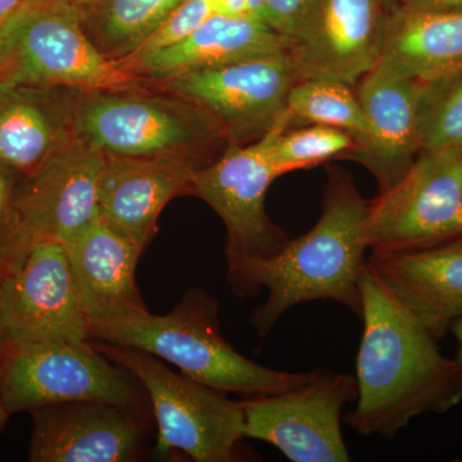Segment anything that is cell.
Masks as SVG:
<instances>
[{
	"instance_id": "cell-1",
	"label": "cell",
	"mask_w": 462,
	"mask_h": 462,
	"mask_svg": "<svg viewBox=\"0 0 462 462\" xmlns=\"http://www.w3.org/2000/svg\"><path fill=\"white\" fill-rule=\"evenodd\" d=\"M364 331L356 358L357 403L349 427L364 437L393 439L418 416L445 413L462 401V367L373 273L360 279Z\"/></svg>"
},
{
	"instance_id": "cell-2",
	"label": "cell",
	"mask_w": 462,
	"mask_h": 462,
	"mask_svg": "<svg viewBox=\"0 0 462 462\" xmlns=\"http://www.w3.org/2000/svg\"><path fill=\"white\" fill-rule=\"evenodd\" d=\"M327 173L322 212L314 226L289 239L278 256L251 261L227 278L239 297L267 289L263 305L249 318L260 337H266L291 307L311 300H336L360 316L370 200L346 170L330 167Z\"/></svg>"
},
{
	"instance_id": "cell-3",
	"label": "cell",
	"mask_w": 462,
	"mask_h": 462,
	"mask_svg": "<svg viewBox=\"0 0 462 462\" xmlns=\"http://www.w3.org/2000/svg\"><path fill=\"white\" fill-rule=\"evenodd\" d=\"M90 340L147 352L184 375L243 400L298 387L314 375L270 369L236 352L221 333L217 300L199 288L189 289L167 314L147 311L94 328Z\"/></svg>"
},
{
	"instance_id": "cell-4",
	"label": "cell",
	"mask_w": 462,
	"mask_h": 462,
	"mask_svg": "<svg viewBox=\"0 0 462 462\" xmlns=\"http://www.w3.org/2000/svg\"><path fill=\"white\" fill-rule=\"evenodd\" d=\"M71 132L107 154L180 157L196 163L226 134L208 112L170 91L69 89Z\"/></svg>"
},
{
	"instance_id": "cell-5",
	"label": "cell",
	"mask_w": 462,
	"mask_h": 462,
	"mask_svg": "<svg viewBox=\"0 0 462 462\" xmlns=\"http://www.w3.org/2000/svg\"><path fill=\"white\" fill-rule=\"evenodd\" d=\"M0 85L83 90L151 87L98 50L71 0L25 3L3 27Z\"/></svg>"
},
{
	"instance_id": "cell-6",
	"label": "cell",
	"mask_w": 462,
	"mask_h": 462,
	"mask_svg": "<svg viewBox=\"0 0 462 462\" xmlns=\"http://www.w3.org/2000/svg\"><path fill=\"white\" fill-rule=\"evenodd\" d=\"M100 345L103 354L129 370L144 388L157 425L158 457L180 454L196 462L238 460V446L245 438L242 402L172 372L156 356L129 346Z\"/></svg>"
},
{
	"instance_id": "cell-7",
	"label": "cell",
	"mask_w": 462,
	"mask_h": 462,
	"mask_svg": "<svg viewBox=\"0 0 462 462\" xmlns=\"http://www.w3.org/2000/svg\"><path fill=\"white\" fill-rule=\"evenodd\" d=\"M2 400L9 415L50 404L98 401L147 413V393L129 370L84 342L14 349L3 360Z\"/></svg>"
},
{
	"instance_id": "cell-8",
	"label": "cell",
	"mask_w": 462,
	"mask_h": 462,
	"mask_svg": "<svg viewBox=\"0 0 462 462\" xmlns=\"http://www.w3.org/2000/svg\"><path fill=\"white\" fill-rule=\"evenodd\" d=\"M106 153L74 135L41 166L23 176L14 197V221L5 270L32 245L69 242L99 218L98 187Z\"/></svg>"
},
{
	"instance_id": "cell-9",
	"label": "cell",
	"mask_w": 462,
	"mask_h": 462,
	"mask_svg": "<svg viewBox=\"0 0 462 462\" xmlns=\"http://www.w3.org/2000/svg\"><path fill=\"white\" fill-rule=\"evenodd\" d=\"M462 234V170L458 149L421 152L389 189L370 200L372 252L430 247Z\"/></svg>"
},
{
	"instance_id": "cell-10",
	"label": "cell",
	"mask_w": 462,
	"mask_h": 462,
	"mask_svg": "<svg viewBox=\"0 0 462 462\" xmlns=\"http://www.w3.org/2000/svg\"><path fill=\"white\" fill-rule=\"evenodd\" d=\"M300 80L293 57L285 51L151 85L208 112L226 134L227 145H245L282 124L289 94Z\"/></svg>"
},
{
	"instance_id": "cell-11",
	"label": "cell",
	"mask_w": 462,
	"mask_h": 462,
	"mask_svg": "<svg viewBox=\"0 0 462 462\" xmlns=\"http://www.w3.org/2000/svg\"><path fill=\"white\" fill-rule=\"evenodd\" d=\"M278 178L281 173L263 139L227 145L220 156L197 170L193 196L211 207L226 227L227 278L245 263L278 256L287 245V234L266 211L267 191Z\"/></svg>"
},
{
	"instance_id": "cell-12",
	"label": "cell",
	"mask_w": 462,
	"mask_h": 462,
	"mask_svg": "<svg viewBox=\"0 0 462 462\" xmlns=\"http://www.w3.org/2000/svg\"><path fill=\"white\" fill-rule=\"evenodd\" d=\"M356 396L355 376L315 370L298 387L240 401L245 437L269 443L293 462L349 461L340 420Z\"/></svg>"
},
{
	"instance_id": "cell-13",
	"label": "cell",
	"mask_w": 462,
	"mask_h": 462,
	"mask_svg": "<svg viewBox=\"0 0 462 462\" xmlns=\"http://www.w3.org/2000/svg\"><path fill=\"white\" fill-rule=\"evenodd\" d=\"M0 311L11 351L90 340V327L63 243H36L0 273Z\"/></svg>"
},
{
	"instance_id": "cell-14",
	"label": "cell",
	"mask_w": 462,
	"mask_h": 462,
	"mask_svg": "<svg viewBox=\"0 0 462 462\" xmlns=\"http://www.w3.org/2000/svg\"><path fill=\"white\" fill-rule=\"evenodd\" d=\"M388 0H316L291 42L300 80L356 88L378 66L384 50Z\"/></svg>"
},
{
	"instance_id": "cell-15",
	"label": "cell",
	"mask_w": 462,
	"mask_h": 462,
	"mask_svg": "<svg viewBox=\"0 0 462 462\" xmlns=\"http://www.w3.org/2000/svg\"><path fill=\"white\" fill-rule=\"evenodd\" d=\"M32 462H133L148 448L147 413L98 401L32 410Z\"/></svg>"
},
{
	"instance_id": "cell-16",
	"label": "cell",
	"mask_w": 462,
	"mask_h": 462,
	"mask_svg": "<svg viewBox=\"0 0 462 462\" xmlns=\"http://www.w3.org/2000/svg\"><path fill=\"white\" fill-rule=\"evenodd\" d=\"M433 85L375 69L356 87L370 138L349 160L373 173L379 193L393 187L421 153Z\"/></svg>"
},
{
	"instance_id": "cell-17",
	"label": "cell",
	"mask_w": 462,
	"mask_h": 462,
	"mask_svg": "<svg viewBox=\"0 0 462 462\" xmlns=\"http://www.w3.org/2000/svg\"><path fill=\"white\" fill-rule=\"evenodd\" d=\"M196 163L180 157H126L106 153L98 187L99 218L142 252L173 199L193 194Z\"/></svg>"
},
{
	"instance_id": "cell-18",
	"label": "cell",
	"mask_w": 462,
	"mask_h": 462,
	"mask_svg": "<svg viewBox=\"0 0 462 462\" xmlns=\"http://www.w3.org/2000/svg\"><path fill=\"white\" fill-rule=\"evenodd\" d=\"M367 264L437 342L462 318V234L430 247L372 252Z\"/></svg>"
},
{
	"instance_id": "cell-19",
	"label": "cell",
	"mask_w": 462,
	"mask_h": 462,
	"mask_svg": "<svg viewBox=\"0 0 462 462\" xmlns=\"http://www.w3.org/2000/svg\"><path fill=\"white\" fill-rule=\"evenodd\" d=\"M65 247L90 331L148 311L135 278L143 252L126 236L97 218Z\"/></svg>"
},
{
	"instance_id": "cell-20",
	"label": "cell",
	"mask_w": 462,
	"mask_h": 462,
	"mask_svg": "<svg viewBox=\"0 0 462 462\" xmlns=\"http://www.w3.org/2000/svg\"><path fill=\"white\" fill-rule=\"evenodd\" d=\"M285 51H289L288 42L263 21L214 14L178 44L126 58L120 63L130 74L151 85Z\"/></svg>"
},
{
	"instance_id": "cell-21",
	"label": "cell",
	"mask_w": 462,
	"mask_h": 462,
	"mask_svg": "<svg viewBox=\"0 0 462 462\" xmlns=\"http://www.w3.org/2000/svg\"><path fill=\"white\" fill-rule=\"evenodd\" d=\"M72 138L69 89L0 85V163L23 176Z\"/></svg>"
},
{
	"instance_id": "cell-22",
	"label": "cell",
	"mask_w": 462,
	"mask_h": 462,
	"mask_svg": "<svg viewBox=\"0 0 462 462\" xmlns=\"http://www.w3.org/2000/svg\"><path fill=\"white\" fill-rule=\"evenodd\" d=\"M375 69L421 81L461 71L462 11H416L394 5Z\"/></svg>"
},
{
	"instance_id": "cell-23",
	"label": "cell",
	"mask_w": 462,
	"mask_h": 462,
	"mask_svg": "<svg viewBox=\"0 0 462 462\" xmlns=\"http://www.w3.org/2000/svg\"><path fill=\"white\" fill-rule=\"evenodd\" d=\"M91 42L111 60H126L182 0H71Z\"/></svg>"
},
{
	"instance_id": "cell-24",
	"label": "cell",
	"mask_w": 462,
	"mask_h": 462,
	"mask_svg": "<svg viewBox=\"0 0 462 462\" xmlns=\"http://www.w3.org/2000/svg\"><path fill=\"white\" fill-rule=\"evenodd\" d=\"M306 125H321L348 133L357 143L355 152L365 147L370 138L369 121L356 88L334 81L300 80L294 85L282 129Z\"/></svg>"
},
{
	"instance_id": "cell-25",
	"label": "cell",
	"mask_w": 462,
	"mask_h": 462,
	"mask_svg": "<svg viewBox=\"0 0 462 462\" xmlns=\"http://www.w3.org/2000/svg\"><path fill=\"white\" fill-rule=\"evenodd\" d=\"M261 139L281 176L296 170L311 169L331 160H349L357 149V143L348 133L321 125L288 130H282L278 125Z\"/></svg>"
},
{
	"instance_id": "cell-26",
	"label": "cell",
	"mask_w": 462,
	"mask_h": 462,
	"mask_svg": "<svg viewBox=\"0 0 462 462\" xmlns=\"http://www.w3.org/2000/svg\"><path fill=\"white\" fill-rule=\"evenodd\" d=\"M462 147V69L434 81L421 152Z\"/></svg>"
},
{
	"instance_id": "cell-27",
	"label": "cell",
	"mask_w": 462,
	"mask_h": 462,
	"mask_svg": "<svg viewBox=\"0 0 462 462\" xmlns=\"http://www.w3.org/2000/svg\"><path fill=\"white\" fill-rule=\"evenodd\" d=\"M214 14V0H182L157 27L156 32L149 36L148 41L130 57L144 56L152 51L165 50L178 44Z\"/></svg>"
},
{
	"instance_id": "cell-28",
	"label": "cell",
	"mask_w": 462,
	"mask_h": 462,
	"mask_svg": "<svg viewBox=\"0 0 462 462\" xmlns=\"http://www.w3.org/2000/svg\"><path fill=\"white\" fill-rule=\"evenodd\" d=\"M316 0H264V23L289 42L311 14Z\"/></svg>"
},
{
	"instance_id": "cell-29",
	"label": "cell",
	"mask_w": 462,
	"mask_h": 462,
	"mask_svg": "<svg viewBox=\"0 0 462 462\" xmlns=\"http://www.w3.org/2000/svg\"><path fill=\"white\" fill-rule=\"evenodd\" d=\"M18 173L0 163V272L7 256L12 221H14V197Z\"/></svg>"
},
{
	"instance_id": "cell-30",
	"label": "cell",
	"mask_w": 462,
	"mask_h": 462,
	"mask_svg": "<svg viewBox=\"0 0 462 462\" xmlns=\"http://www.w3.org/2000/svg\"><path fill=\"white\" fill-rule=\"evenodd\" d=\"M394 5L416 11H462V0H392Z\"/></svg>"
},
{
	"instance_id": "cell-31",
	"label": "cell",
	"mask_w": 462,
	"mask_h": 462,
	"mask_svg": "<svg viewBox=\"0 0 462 462\" xmlns=\"http://www.w3.org/2000/svg\"><path fill=\"white\" fill-rule=\"evenodd\" d=\"M216 14L226 17L248 16V0H214Z\"/></svg>"
},
{
	"instance_id": "cell-32",
	"label": "cell",
	"mask_w": 462,
	"mask_h": 462,
	"mask_svg": "<svg viewBox=\"0 0 462 462\" xmlns=\"http://www.w3.org/2000/svg\"><path fill=\"white\" fill-rule=\"evenodd\" d=\"M23 3L25 0H0V32L23 7Z\"/></svg>"
},
{
	"instance_id": "cell-33",
	"label": "cell",
	"mask_w": 462,
	"mask_h": 462,
	"mask_svg": "<svg viewBox=\"0 0 462 462\" xmlns=\"http://www.w3.org/2000/svg\"><path fill=\"white\" fill-rule=\"evenodd\" d=\"M3 360H0V433H2L3 430H5V425H7V421L9 419V412L7 409H5V403H3L2 400V388H3Z\"/></svg>"
},
{
	"instance_id": "cell-34",
	"label": "cell",
	"mask_w": 462,
	"mask_h": 462,
	"mask_svg": "<svg viewBox=\"0 0 462 462\" xmlns=\"http://www.w3.org/2000/svg\"><path fill=\"white\" fill-rule=\"evenodd\" d=\"M11 352V346H9L7 331H5V322L2 319V311H0V360L5 358Z\"/></svg>"
},
{
	"instance_id": "cell-35",
	"label": "cell",
	"mask_w": 462,
	"mask_h": 462,
	"mask_svg": "<svg viewBox=\"0 0 462 462\" xmlns=\"http://www.w3.org/2000/svg\"><path fill=\"white\" fill-rule=\"evenodd\" d=\"M451 331L454 333V336L458 342L457 363L460 364L462 367V318L454 322V325L451 327Z\"/></svg>"
},
{
	"instance_id": "cell-36",
	"label": "cell",
	"mask_w": 462,
	"mask_h": 462,
	"mask_svg": "<svg viewBox=\"0 0 462 462\" xmlns=\"http://www.w3.org/2000/svg\"><path fill=\"white\" fill-rule=\"evenodd\" d=\"M39 2H45V0H25V3H39ZM23 3V5H25Z\"/></svg>"
},
{
	"instance_id": "cell-37",
	"label": "cell",
	"mask_w": 462,
	"mask_h": 462,
	"mask_svg": "<svg viewBox=\"0 0 462 462\" xmlns=\"http://www.w3.org/2000/svg\"><path fill=\"white\" fill-rule=\"evenodd\" d=\"M458 156H460V163H461V170H462V147L458 148Z\"/></svg>"
}]
</instances>
